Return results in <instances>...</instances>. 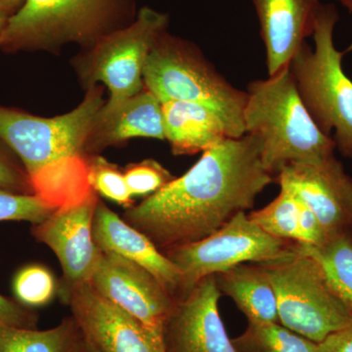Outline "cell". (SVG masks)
Listing matches in <instances>:
<instances>
[{
    "instance_id": "cell-23",
    "label": "cell",
    "mask_w": 352,
    "mask_h": 352,
    "mask_svg": "<svg viewBox=\"0 0 352 352\" xmlns=\"http://www.w3.org/2000/svg\"><path fill=\"white\" fill-rule=\"evenodd\" d=\"M302 201L289 190L280 187L274 200L249 214L250 219L266 233L285 241L298 242V219Z\"/></svg>"
},
{
    "instance_id": "cell-11",
    "label": "cell",
    "mask_w": 352,
    "mask_h": 352,
    "mask_svg": "<svg viewBox=\"0 0 352 352\" xmlns=\"http://www.w3.org/2000/svg\"><path fill=\"white\" fill-rule=\"evenodd\" d=\"M318 217L329 239L352 236V178L333 156L289 164L275 176Z\"/></svg>"
},
{
    "instance_id": "cell-22",
    "label": "cell",
    "mask_w": 352,
    "mask_h": 352,
    "mask_svg": "<svg viewBox=\"0 0 352 352\" xmlns=\"http://www.w3.org/2000/svg\"><path fill=\"white\" fill-rule=\"evenodd\" d=\"M232 344L237 352H318V344L278 322H249Z\"/></svg>"
},
{
    "instance_id": "cell-24",
    "label": "cell",
    "mask_w": 352,
    "mask_h": 352,
    "mask_svg": "<svg viewBox=\"0 0 352 352\" xmlns=\"http://www.w3.org/2000/svg\"><path fill=\"white\" fill-rule=\"evenodd\" d=\"M14 294L25 307H38L50 302L56 291L54 277L39 265H29L17 273L13 282Z\"/></svg>"
},
{
    "instance_id": "cell-31",
    "label": "cell",
    "mask_w": 352,
    "mask_h": 352,
    "mask_svg": "<svg viewBox=\"0 0 352 352\" xmlns=\"http://www.w3.org/2000/svg\"><path fill=\"white\" fill-rule=\"evenodd\" d=\"M318 352H352V325L328 336L318 344Z\"/></svg>"
},
{
    "instance_id": "cell-21",
    "label": "cell",
    "mask_w": 352,
    "mask_h": 352,
    "mask_svg": "<svg viewBox=\"0 0 352 352\" xmlns=\"http://www.w3.org/2000/svg\"><path fill=\"white\" fill-rule=\"evenodd\" d=\"M80 333L73 316L48 330L0 327V352H72Z\"/></svg>"
},
{
    "instance_id": "cell-1",
    "label": "cell",
    "mask_w": 352,
    "mask_h": 352,
    "mask_svg": "<svg viewBox=\"0 0 352 352\" xmlns=\"http://www.w3.org/2000/svg\"><path fill=\"white\" fill-rule=\"evenodd\" d=\"M273 182L261 163L258 139L249 134L227 138L203 152L182 177L129 208L124 221L166 252L217 232L254 207Z\"/></svg>"
},
{
    "instance_id": "cell-32",
    "label": "cell",
    "mask_w": 352,
    "mask_h": 352,
    "mask_svg": "<svg viewBox=\"0 0 352 352\" xmlns=\"http://www.w3.org/2000/svg\"><path fill=\"white\" fill-rule=\"evenodd\" d=\"M23 3L24 0H0V14L10 17L19 10Z\"/></svg>"
},
{
    "instance_id": "cell-30",
    "label": "cell",
    "mask_w": 352,
    "mask_h": 352,
    "mask_svg": "<svg viewBox=\"0 0 352 352\" xmlns=\"http://www.w3.org/2000/svg\"><path fill=\"white\" fill-rule=\"evenodd\" d=\"M329 240L327 234L316 214L302 201L298 219V242L302 244L321 245Z\"/></svg>"
},
{
    "instance_id": "cell-20",
    "label": "cell",
    "mask_w": 352,
    "mask_h": 352,
    "mask_svg": "<svg viewBox=\"0 0 352 352\" xmlns=\"http://www.w3.org/2000/svg\"><path fill=\"white\" fill-rule=\"evenodd\" d=\"M295 248L318 264L333 294L352 314V236L332 238L321 245L295 242Z\"/></svg>"
},
{
    "instance_id": "cell-17",
    "label": "cell",
    "mask_w": 352,
    "mask_h": 352,
    "mask_svg": "<svg viewBox=\"0 0 352 352\" xmlns=\"http://www.w3.org/2000/svg\"><path fill=\"white\" fill-rule=\"evenodd\" d=\"M134 138L166 140L162 103L145 87L110 115H97L87 152L100 151Z\"/></svg>"
},
{
    "instance_id": "cell-9",
    "label": "cell",
    "mask_w": 352,
    "mask_h": 352,
    "mask_svg": "<svg viewBox=\"0 0 352 352\" xmlns=\"http://www.w3.org/2000/svg\"><path fill=\"white\" fill-rule=\"evenodd\" d=\"M289 242L273 237L245 212H239L212 235L164 252L182 272L177 300L210 275H219L242 263H270L289 256L294 244Z\"/></svg>"
},
{
    "instance_id": "cell-6",
    "label": "cell",
    "mask_w": 352,
    "mask_h": 352,
    "mask_svg": "<svg viewBox=\"0 0 352 352\" xmlns=\"http://www.w3.org/2000/svg\"><path fill=\"white\" fill-rule=\"evenodd\" d=\"M143 78L145 87L161 103L201 104L221 118L229 138L245 135L247 91L233 87L195 44L164 32L150 51Z\"/></svg>"
},
{
    "instance_id": "cell-34",
    "label": "cell",
    "mask_w": 352,
    "mask_h": 352,
    "mask_svg": "<svg viewBox=\"0 0 352 352\" xmlns=\"http://www.w3.org/2000/svg\"><path fill=\"white\" fill-rule=\"evenodd\" d=\"M7 20H8V17H7V16L1 15V14H0V41H1L2 34H3Z\"/></svg>"
},
{
    "instance_id": "cell-7",
    "label": "cell",
    "mask_w": 352,
    "mask_h": 352,
    "mask_svg": "<svg viewBox=\"0 0 352 352\" xmlns=\"http://www.w3.org/2000/svg\"><path fill=\"white\" fill-rule=\"evenodd\" d=\"M168 23V14L142 7L131 24L104 36L76 60V68L87 89L101 82L110 92L98 116L110 115L144 88L146 61Z\"/></svg>"
},
{
    "instance_id": "cell-28",
    "label": "cell",
    "mask_w": 352,
    "mask_h": 352,
    "mask_svg": "<svg viewBox=\"0 0 352 352\" xmlns=\"http://www.w3.org/2000/svg\"><path fill=\"white\" fill-rule=\"evenodd\" d=\"M0 189L19 194H32L24 168L0 148Z\"/></svg>"
},
{
    "instance_id": "cell-18",
    "label": "cell",
    "mask_w": 352,
    "mask_h": 352,
    "mask_svg": "<svg viewBox=\"0 0 352 352\" xmlns=\"http://www.w3.org/2000/svg\"><path fill=\"white\" fill-rule=\"evenodd\" d=\"M162 111L164 136L175 156L205 152L229 138L221 118L201 104L166 101Z\"/></svg>"
},
{
    "instance_id": "cell-12",
    "label": "cell",
    "mask_w": 352,
    "mask_h": 352,
    "mask_svg": "<svg viewBox=\"0 0 352 352\" xmlns=\"http://www.w3.org/2000/svg\"><path fill=\"white\" fill-rule=\"evenodd\" d=\"M96 193L87 199L57 208L50 217L32 224L36 240L56 254L63 270L62 294L65 302L80 285L90 283L101 251L95 244L92 223L98 203Z\"/></svg>"
},
{
    "instance_id": "cell-10",
    "label": "cell",
    "mask_w": 352,
    "mask_h": 352,
    "mask_svg": "<svg viewBox=\"0 0 352 352\" xmlns=\"http://www.w3.org/2000/svg\"><path fill=\"white\" fill-rule=\"evenodd\" d=\"M90 285L162 339L175 300L152 273L112 252H102Z\"/></svg>"
},
{
    "instance_id": "cell-33",
    "label": "cell",
    "mask_w": 352,
    "mask_h": 352,
    "mask_svg": "<svg viewBox=\"0 0 352 352\" xmlns=\"http://www.w3.org/2000/svg\"><path fill=\"white\" fill-rule=\"evenodd\" d=\"M72 352H100L95 346L91 340H88L82 333H80V337L76 340L75 346H74Z\"/></svg>"
},
{
    "instance_id": "cell-2",
    "label": "cell",
    "mask_w": 352,
    "mask_h": 352,
    "mask_svg": "<svg viewBox=\"0 0 352 352\" xmlns=\"http://www.w3.org/2000/svg\"><path fill=\"white\" fill-rule=\"evenodd\" d=\"M105 102L103 88L95 85L78 107L54 118L0 106V140L22 162L32 194L52 207L75 205L96 193L87 144Z\"/></svg>"
},
{
    "instance_id": "cell-19",
    "label": "cell",
    "mask_w": 352,
    "mask_h": 352,
    "mask_svg": "<svg viewBox=\"0 0 352 352\" xmlns=\"http://www.w3.org/2000/svg\"><path fill=\"white\" fill-rule=\"evenodd\" d=\"M215 276L220 293L232 298L248 322L279 323L276 294L261 264H239Z\"/></svg>"
},
{
    "instance_id": "cell-8",
    "label": "cell",
    "mask_w": 352,
    "mask_h": 352,
    "mask_svg": "<svg viewBox=\"0 0 352 352\" xmlns=\"http://www.w3.org/2000/svg\"><path fill=\"white\" fill-rule=\"evenodd\" d=\"M277 298L279 323L320 344L328 336L352 325V314L333 294L318 264L296 250L289 256L259 263Z\"/></svg>"
},
{
    "instance_id": "cell-13",
    "label": "cell",
    "mask_w": 352,
    "mask_h": 352,
    "mask_svg": "<svg viewBox=\"0 0 352 352\" xmlns=\"http://www.w3.org/2000/svg\"><path fill=\"white\" fill-rule=\"evenodd\" d=\"M67 303L80 331L100 352H166L163 340L90 283L69 294Z\"/></svg>"
},
{
    "instance_id": "cell-29",
    "label": "cell",
    "mask_w": 352,
    "mask_h": 352,
    "mask_svg": "<svg viewBox=\"0 0 352 352\" xmlns=\"http://www.w3.org/2000/svg\"><path fill=\"white\" fill-rule=\"evenodd\" d=\"M38 316L21 303L0 295V327L36 329Z\"/></svg>"
},
{
    "instance_id": "cell-16",
    "label": "cell",
    "mask_w": 352,
    "mask_h": 352,
    "mask_svg": "<svg viewBox=\"0 0 352 352\" xmlns=\"http://www.w3.org/2000/svg\"><path fill=\"white\" fill-rule=\"evenodd\" d=\"M92 234L101 252H115L142 266L177 300L182 284L177 266L147 236L129 226L100 201L95 208Z\"/></svg>"
},
{
    "instance_id": "cell-27",
    "label": "cell",
    "mask_w": 352,
    "mask_h": 352,
    "mask_svg": "<svg viewBox=\"0 0 352 352\" xmlns=\"http://www.w3.org/2000/svg\"><path fill=\"white\" fill-rule=\"evenodd\" d=\"M124 173L132 196H151L175 179L170 171L154 160L129 164Z\"/></svg>"
},
{
    "instance_id": "cell-15",
    "label": "cell",
    "mask_w": 352,
    "mask_h": 352,
    "mask_svg": "<svg viewBox=\"0 0 352 352\" xmlns=\"http://www.w3.org/2000/svg\"><path fill=\"white\" fill-rule=\"evenodd\" d=\"M265 47L268 76L288 68L312 36L319 0H252Z\"/></svg>"
},
{
    "instance_id": "cell-14",
    "label": "cell",
    "mask_w": 352,
    "mask_h": 352,
    "mask_svg": "<svg viewBox=\"0 0 352 352\" xmlns=\"http://www.w3.org/2000/svg\"><path fill=\"white\" fill-rule=\"evenodd\" d=\"M219 296L217 276L210 275L175 300L162 333L166 352H237L220 317Z\"/></svg>"
},
{
    "instance_id": "cell-35",
    "label": "cell",
    "mask_w": 352,
    "mask_h": 352,
    "mask_svg": "<svg viewBox=\"0 0 352 352\" xmlns=\"http://www.w3.org/2000/svg\"><path fill=\"white\" fill-rule=\"evenodd\" d=\"M339 1L344 8H346L349 12L352 13V0H339Z\"/></svg>"
},
{
    "instance_id": "cell-4",
    "label": "cell",
    "mask_w": 352,
    "mask_h": 352,
    "mask_svg": "<svg viewBox=\"0 0 352 352\" xmlns=\"http://www.w3.org/2000/svg\"><path fill=\"white\" fill-rule=\"evenodd\" d=\"M136 15L135 0H24L8 17L0 47L54 51L78 43L88 50Z\"/></svg>"
},
{
    "instance_id": "cell-25",
    "label": "cell",
    "mask_w": 352,
    "mask_h": 352,
    "mask_svg": "<svg viewBox=\"0 0 352 352\" xmlns=\"http://www.w3.org/2000/svg\"><path fill=\"white\" fill-rule=\"evenodd\" d=\"M89 182L96 193L126 208H131L132 196L124 173L102 157H89Z\"/></svg>"
},
{
    "instance_id": "cell-5",
    "label": "cell",
    "mask_w": 352,
    "mask_h": 352,
    "mask_svg": "<svg viewBox=\"0 0 352 352\" xmlns=\"http://www.w3.org/2000/svg\"><path fill=\"white\" fill-rule=\"evenodd\" d=\"M333 4H321L315 19L314 48L307 43L289 65L302 103L318 129L333 138L342 156L352 157V80L342 69L333 32L339 21Z\"/></svg>"
},
{
    "instance_id": "cell-3",
    "label": "cell",
    "mask_w": 352,
    "mask_h": 352,
    "mask_svg": "<svg viewBox=\"0 0 352 352\" xmlns=\"http://www.w3.org/2000/svg\"><path fill=\"white\" fill-rule=\"evenodd\" d=\"M245 133L261 144V163L273 177L285 166L333 156L336 144L312 120L288 68L248 85Z\"/></svg>"
},
{
    "instance_id": "cell-26",
    "label": "cell",
    "mask_w": 352,
    "mask_h": 352,
    "mask_svg": "<svg viewBox=\"0 0 352 352\" xmlns=\"http://www.w3.org/2000/svg\"><path fill=\"white\" fill-rule=\"evenodd\" d=\"M57 208L34 194H19L0 189V221H29L38 224Z\"/></svg>"
}]
</instances>
